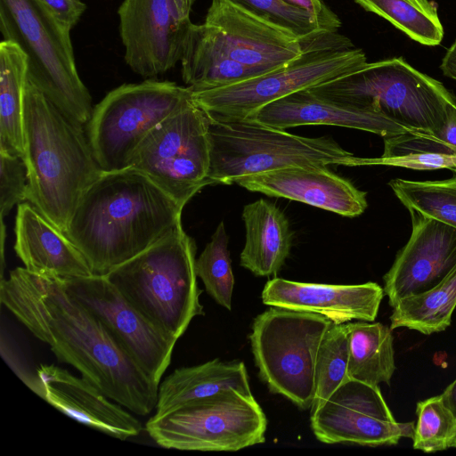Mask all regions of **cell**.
<instances>
[{"label": "cell", "instance_id": "44", "mask_svg": "<svg viewBox=\"0 0 456 456\" xmlns=\"http://www.w3.org/2000/svg\"><path fill=\"white\" fill-rule=\"evenodd\" d=\"M452 447H455V448H456V439H455V441H454V443H453V444H452Z\"/></svg>", "mask_w": 456, "mask_h": 456}, {"label": "cell", "instance_id": "31", "mask_svg": "<svg viewBox=\"0 0 456 456\" xmlns=\"http://www.w3.org/2000/svg\"><path fill=\"white\" fill-rule=\"evenodd\" d=\"M388 184L408 209L456 228V174L441 181L394 179Z\"/></svg>", "mask_w": 456, "mask_h": 456}, {"label": "cell", "instance_id": "16", "mask_svg": "<svg viewBox=\"0 0 456 456\" xmlns=\"http://www.w3.org/2000/svg\"><path fill=\"white\" fill-rule=\"evenodd\" d=\"M411 233L384 275V292L394 307L401 299L423 293L456 266V228L408 209Z\"/></svg>", "mask_w": 456, "mask_h": 456}, {"label": "cell", "instance_id": "23", "mask_svg": "<svg viewBox=\"0 0 456 456\" xmlns=\"http://www.w3.org/2000/svg\"><path fill=\"white\" fill-rule=\"evenodd\" d=\"M182 77L192 92L233 85L267 70L233 60L210 27H189L181 58Z\"/></svg>", "mask_w": 456, "mask_h": 456}, {"label": "cell", "instance_id": "42", "mask_svg": "<svg viewBox=\"0 0 456 456\" xmlns=\"http://www.w3.org/2000/svg\"><path fill=\"white\" fill-rule=\"evenodd\" d=\"M179 17L182 20H190V13L195 0H174Z\"/></svg>", "mask_w": 456, "mask_h": 456}, {"label": "cell", "instance_id": "9", "mask_svg": "<svg viewBox=\"0 0 456 456\" xmlns=\"http://www.w3.org/2000/svg\"><path fill=\"white\" fill-rule=\"evenodd\" d=\"M331 324L318 314L276 306L255 318L251 350L259 377L272 393L302 410L312 408L317 354Z\"/></svg>", "mask_w": 456, "mask_h": 456}, {"label": "cell", "instance_id": "26", "mask_svg": "<svg viewBox=\"0 0 456 456\" xmlns=\"http://www.w3.org/2000/svg\"><path fill=\"white\" fill-rule=\"evenodd\" d=\"M28 62L25 52L11 40L0 43V151L22 158L23 110Z\"/></svg>", "mask_w": 456, "mask_h": 456}, {"label": "cell", "instance_id": "28", "mask_svg": "<svg viewBox=\"0 0 456 456\" xmlns=\"http://www.w3.org/2000/svg\"><path fill=\"white\" fill-rule=\"evenodd\" d=\"M385 165L416 170L451 169L456 173V147L429 132L413 130L384 137L379 158H362L361 166Z\"/></svg>", "mask_w": 456, "mask_h": 456}, {"label": "cell", "instance_id": "2", "mask_svg": "<svg viewBox=\"0 0 456 456\" xmlns=\"http://www.w3.org/2000/svg\"><path fill=\"white\" fill-rule=\"evenodd\" d=\"M183 208L137 169L102 172L82 194L64 233L93 274L105 276L181 224Z\"/></svg>", "mask_w": 456, "mask_h": 456}, {"label": "cell", "instance_id": "18", "mask_svg": "<svg viewBox=\"0 0 456 456\" xmlns=\"http://www.w3.org/2000/svg\"><path fill=\"white\" fill-rule=\"evenodd\" d=\"M36 371L31 390L63 414L120 440L141 433V422L86 378L54 364H41Z\"/></svg>", "mask_w": 456, "mask_h": 456}, {"label": "cell", "instance_id": "8", "mask_svg": "<svg viewBox=\"0 0 456 456\" xmlns=\"http://www.w3.org/2000/svg\"><path fill=\"white\" fill-rule=\"evenodd\" d=\"M366 62L365 53L347 37L323 32L286 65L233 85L192 92V98L209 118L245 119L276 100L350 73Z\"/></svg>", "mask_w": 456, "mask_h": 456}, {"label": "cell", "instance_id": "32", "mask_svg": "<svg viewBox=\"0 0 456 456\" xmlns=\"http://www.w3.org/2000/svg\"><path fill=\"white\" fill-rule=\"evenodd\" d=\"M346 324H334L321 343L315 362V392L311 411L322 404L348 379Z\"/></svg>", "mask_w": 456, "mask_h": 456}, {"label": "cell", "instance_id": "34", "mask_svg": "<svg viewBox=\"0 0 456 456\" xmlns=\"http://www.w3.org/2000/svg\"><path fill=\"white\" fill-rule=\"evenodd\" d=\"M417 422L412 436L413 448L436 452L452 447L456 439V414L442 395L418 402Z\"/></svg>", "mask_w": 456, "mask_h": 456}, {"label": "cell", "instance_id": "17", "mask_svg": "<svg viewBox=\"0 0 456 456\" xmlns=\"http://www.w3.org/2000/svg\"><path fill=\"white\" fill-rule=\"evenodd\" d=\"M204 23L212 28L233 60L267 71L300 57L314 38L299 40L227 0H212Z\"/></svg>", "mask_w": 456, "mask_h": 456}, {"label": "cell", "instance_id": "41", "mask_svg": "<svg viewBox=\"0 0 456 456\" xmlns=\"http://www.w3.org/2000/svg\"><path fill=\"white\" fill-rule=\"evenodd\" d=\"M442 396L446 405L456 414V379L447 386Z\"/></svg>", "mask_w": 456, "mask_h": 456}, {"label": "cell", "instance_id": "33", "mask_svg": "<svg viewBox=\"0 0 456 456\" xmlns=\"http://www.w3.org/2000/svg\"><path fill=\"white\" fill-rule=\"evenodd\" d=\"M229 238L220 222L210 241L196 259V273L207 293L221 306L232 310L234 276L228 250Z\"/></svg>", "mask_w": 456, "mask_h": 456}, {"label": "cell", "instance_id": "24", "mask_svg": "<svg viewBox=\"0 0 456 456\" xmlns=\"http://www.w3.org/2000/svg\"><path fill=\"white\" fill-rule=\"evenodd\" d=\"M245 244L240 265L257 276L275 275L289 256L294 233L285 214L259 199L244 206Z\"/></svg>", "mask_w": 456, "mask_h": 456}, {"label": "cell", "instance_id": "3", "mask_svg": "<svg viewBox=\"0 0 456 456\" xmlns=\"http://www.w3.org/2000/svg\"><path fill=\"white\" fill-rule=\"evenodd\" d=\"M23 134L27 200L64 232L82 194L102 173L86 128L28 78Z\"/></svg>", "mask_w": 456, "mask_h": 456}, {"label": "cell", "instance_id": "39", "mask_svg": "<svg viewBox=\"0 0 456 456\" xmlns=\"http://www.w3.org/2000/svg\"><path fill=\"white\" fill-rule=\"evenodd\" d=\"M432 134L456 147V107L451 110L444 126Z\"/></svg>", "mask_w": 456, "mask_h": 456}, {"label": "cell", "instance_id": "27", "mask_svg": "<svg viewBox=\"0 0 456 456\" xmlns=\"http://www.w3.org/2000/svg\"><path fill=\"white\" fill-rule=\"evenodd\" d=\"M348 379L370 385L390 384L395 370L392 329L380 322H346Z\"/></svg>", "mask_w": 456, "mask_h": 456}, {"label": "cell", "instance_id": "40", "mask_svg": "<svg viewBox=\"0 0 456 456\" xmlns=\"http://www.w3.org/2000/svg\"><path fill=\"white\" fill-rule=\"evenodd\" d=\"M440 69L445 77L456 80V39L444 53Z\"/></svg>", "mask_w": 456, "mask_h": 456}, {"label": "cell", "instance_id": "38", "mask_svg": "<svg viewBox=\"0 0 456 456\" xmlns=\"http://www.w3.org/2000/svg\"><path fill=\"white\" fill-rule=\"evenodd\" d=\"M65 24L73 28L86 9L81 0H41Z\"/></svg>", "mask_w": 456, "mask_h": 456}, {"label": "cell", "instance_id": "36", "mask_svg": "<svg viewBox=\"0 0 456 456\" xmlns=\"http://www.w3.org/2000/svg\"><path fill=\"white\" fill-rule=\"evenodd\" d=\"M0 216L27 200V168L22 158L0 151Z\"/></svg>", "mask_w": 456, "mask_h": 456}, {"label": "cell", "instance_id": "43", "mask_svg": "<svg viewBox=\"0 0 456 456\" xmlns=\"http://www.w3.org/2000/svg\"><path fill=\"white\" fill-rule=\"evenodd\" d=\"M6 237L5 232V225L4 224V219H1V279L4 278V240Z\"/></svg>", "mask_w": 456, "mask_h": 456}, {"label": "cell", "instance_id": "6", "mask_svg": "<svg viewBox=\"0 0 456 456\" xmlns=\"http://www.w3.org/2000/svg\"><path fill=\"white\" fill-rule=\"evenodd\" d=\"M71 27L41 0H0L3 40L17 43L28 57V78L61 112L85 126L92 97L78 75Z\"/></svg>", "mask_w": 456, "mask_h": 456}, {"label": "cell", "instance_id": "25", "mask_svg": "<svg viewBox=\"0 0 456 456\" xmlns=\"http://www.w3.org/2000/svg\"><path fill=\"white\" fill-rule=\"evenodd\" d=\"M224 389L252 395L243 362H222L216 358L199 365L175 369L159 386L155 415Z\"/></svg>", "mask_w": 456, "mask_h": 456}, {"label": "cell", "instance_id": "22", "mask_svg": "<svg viewBox=\"0 0 456 456\" xmlns=\"http://www.w3.org/2000/svg\"><path fill=\"white\" fill-rule=\"evenodd\" d=\"M14 250L31 273L61 279L93 275L66 234L29 202L17 208Z\"/></svg>", "mask_w": 456, "mask_h": 456}, {"label": "cell", "instance_id": "4", "mask_svg": "<svg viewBox=\"0 0 456 456\" xmlns=\"http://www.w3.org/2000/svg\"><path fill=\"white\" fill-rule=\"evenodd\" d=\"M196 244L182 224L105 276L144 317L177 339L204 315Z\"/></svg>", "mask_w": 456, "mask_h": 456}, {"label": "cell", "instance_id": "1", "mask_svg": "<svg viewBox=\"0 0 456 456\" xmlns=\"http://www.w3.org/2000/svg\"><path fill=\"white\" fill-rule=\"evenodd\" d=\"M1 303L56 357L133 413L155 408L159 384L124 351L100 320L63 288L58 277L25 267L0 282Z\"/></svg>", "mask_w": 456, "mask_h": 456}, {"label": "cell", "instance_id": "10", "mask_svg": "<svg viewBox=\"0 0 456 456\" xmlns=\"http://www.w3.org/2000/svg\"><path fill=\"white\" fill-rule=\"evenodd\" d=\"M193 100L192 91L171 81L124 84L94 107L86 132L102 172L130 167L133 155L160 122Z\"/></svg>", "mask_w": 456, "mask_h": 456}, {"label": "cell", "instance_id": "37", "mask_svg": "<svg viewBox=\"0 0 456 456\" xmlns=\"http://www.w3.org/2000/svg\"><path fill=\"white\" fill-rule=\"evenodd\" d=\"M281 1L307 12L324 31L334 33L341 27V20L338 16L322 0Z\"/></svg>", "mask_w": 456, "mask_h": 456}, {"label": "cell", "instance_id": "7", "mask_svg": "<svg viewBox=\"0 0 456 456\" xmlns=\"http://www.w3.org/2000/svg\"><path fill=\"white\" fill-rule=\"evenodd\" d=\"M208 118L211 184L290 167L360 166L361 158L330 137H305L254 119Z\"/></svg>", "mask_w": 456, "mask_h": 456}, {"label": "cell", "instance_id": "12", "mask_svg": "<svg viewBox=\"0 0 456 456\" xmlns=\"http://www.w3.org/2000/svg\"><path fill=\"white\" fill-rule=\"evenodd\" d=\"M209 166L208 118L193 100L147 134L130 164L183 208L211 184Z\"/></svg>", "mask_w": 456, "mask_h": 456}, {"label": "cell", "instance_id": "20", "mask_svg": "<svg viewBox=\"0 0 456 456\" xmlns=\"http://www.w3.org/2000/svg\"><path fill=\"white\" fill-rule=\"evenodd\" d=\"M376 282L341 285L269 280L261 297L265 305L321 314L334 324L353 320L373 322L384 297Z\"/></svg>", "mask_w": 456, "mask_h": 456}, {"label": "cell", "instance_id": "13", "mask_svg": "<svg viewBox=\"0 0 456 456\" xmlns=\"http://www.w3.org/2000/svg\"><path fill=\"white\" fill-rule=\"evenodd\" d=\"M60 280L66 291L97 317L131 359L159 385L177 339L138 312L106 276Z\"/></svg>", "mask_w": 456, "mask_h": 456}, {"label": "cell", "instance_id": "15", "mask_svg": "<svg viewBox=\"0 0 456 456\" xmlns=\"http://www.w3.org/2000/svg\"><path fill=\"white\" fill-rule=\"evenodd\" d=\"M118 14L125 61L134 73L155 77L181 61L191 21L179 17L174 0H124Z\"/></svg>", "mask_w": 456, "mask_h": 456}, {"label": "cell", "instance_id": "11", "mask_svg": "<svg viewBox=\"0 0 456 456\" xmlns=\"http://www.w3.org/2000/svg\"><path fill=\"white\" fill-rule=\"evenodd\" d=\"M266 428V416L254 395L236 389L154 414L145 425L163 448L202 452H236L262 444Z\"/></svg>", "mask_w": 456, "mask_h": 456}, {"label": "cell", "instance_id": "19", "mask_svg": "<svg viewBox=\"0 0 456 456\" xmlns=\"http://www.w3.org/2000/svg\"><path fill=\"white\" fill-rule=\"evenodd\" d=\"M248 191L299 201L338 215L354 217L367 208L366 192L327 166L290 167L237 178Z\"/></svg>", "mask_w": 456, "mask_h": 456}, {"label": "cell", "instance_id": "14", "mask_svg": "<svg viewBox=\"0 0 456 456\" xmlns=\"http://www.w3.org/2000/svg\"><path fill=\"white\" fill-rule=\"evenodd\" d=\"M315 437L324 444L395 445L412 438L413 422H397L379 386L347 379L311 411Z\"/></svg>", "mask_w": 456, "mask_h": 456}, {"label": "cell", "instance_id": "5", "mask_svg": "<svg viewBox=\"0 0 456 456\" xmlns=\"http://www.w3.org/2000/svg\"><path fill=\"white\" fill-rule=\"evenodd\" d=\"M309 90L345 105L379 113L409 129L431 134L444 126L456 107V98L441 82L402 57L366 62Z\"/></svg>", "mask_w": 456, "mask_h": 456}, {"label": "cell", "instance_id": "35", "mask_svg": "<svg viewBox=\"0 0 456 456\" xmlns=\"http://www.w3.org/2000/svg\"><path fill=\"white\" fill-rule=\"evenodd\" d=\"M244 12L268 22L299 40L305 41L323 32L305 11L281 0H227Z\"/></svg>", "mask_w": 456, "mask_h": 456}, {"label": "cell", "instance_id": "21", "mask_svg": "<svg viewBox=\"0 0 456 456\" xmlns=\"http://www.w3.org/2000/svg\"><path fill=\"white\" fill-rule=\"evenodd\" d=\"M248 118L279 129L300 126H336L359 129L382 137L413 131L383 115L345 105L301 90L276 100Z\"/></svg>", "mask_w": 456, "mask_h": 456}, {"label": "cell", "instance_id": "29", "mask_svg": "<svg viewBox=\"0 0 456 456\" xmlns=\"http://www.w3.org/2000/svg\"><path fill=\"white\" fill-rule=\"evenodd\" d=\"M456 307V266L432 289L401 299L393 307L390 328H407L425 335L451 325Z\"/></svg>", "mask_w": 456, "mask_h": 456}, {"label": "cell", "instance_id": "30", "mask_svg": "<svg viewBox=\"0 0 456 456\" xmlns=\"http://www.w3.org/2000/svg\"><path fill=\"white\" fill-rule=\"evenodd\" d=\"M365 11L375 13L411 39L428 46L441 44L444 27L437 6L430 0H354Z\"/></svg>", "mask_w": 456, "mask_h": 456}]
</instances>
